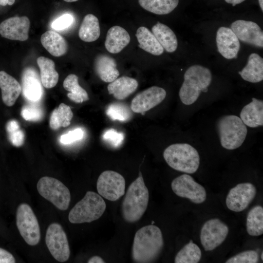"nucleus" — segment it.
Here are the masks:
<instances>
[{"instance_id": "nucleus-1", "label": "nucleus", "mask_w": 263, "mask_h": 263, "mask_svg": "<svg viewBox=\"0 0 263 263\" xmlns=\"http://www.w3.org/2000/svg\"><path fill=\"white\" fill-rule=\"evenodd\" d=\"M164 246L163 235L157 226L150 225L142 227L135 234L132 255L134 262L151 263L160 254Z\"/></svg>"}, {"instance_id": "nucleus-14", "label": "nucleus", "mask_w": 263, "mask_h": 263, "mask_svg": "<svg viewBox=\"0 0 263 263\" xmlns=\"http://www.w3.org/2000/svg\"><path fill=\"white\" fill-rule=\"evenodd\" d=\"M162 88L152 86L140 92L132 99L131 109L132 112L142 114L162 102L166 96Z\"/></svg>"}, {"instance_id": "nucleus-13", "label": "nucleus", "mask_w": 263, "mask_h": 263, "mask_svg": "<svg viewBox=\"0 0 263 263\" xmlns=\"http://www.w3.org/2000/svg\"><path fill=\"white\" fill-rule=\"evenodd\" d=\"M256 193V188L252 184H238L228 193L225 200L226 207L234 212L242 211L253 200Z\"/></svg>"}, {"instance_id": "nucleus-19", "label": "nucleus", "mask_w": 263, "mask_h": 263, "mask_svg": "<svg viewBox=\"0 0 263 263\" xmlns=\"http://www.w3.org/2000/svg\"><path fill=\"white\" fill-rule=\"evenodd\" d=\"M0 88L3 103L7 106H13L21 92L19 82L6 72L0 71Z\"/></svg>"}, {"instance_id": "nucleus-27", "label": "nucleus", "mask_w": 263, "mask_h": 263, "mask_svg": "<svg viewBox=\"0 0 263 263\" xmlns=\"http://www.w3.org/2000/svg\"><path fill=\"white\" fill-rule=\"evenodd\" d=\"M139 47L153 55L160 56L164 52V49L156 38L147 28L141 26L136 32Z\"/></svg>"}, {"instance_id": "nucleus-44", "label": "nucleus", "mask_w": 263, "mask_h": 263, "mask_svg": "<svg viewBox=\"0 0 263 263\" xmlns=\"http://www.w3.org/2000/svg\"><path fill=\"white\" fill-rule=\"evenodd\" d=\"M88 263H104L105 261L102 258L98 256L92 257L88 261Z\"/></svg>"}, {"instance_id": "nucleus-18", "label": "nucleus", "mask_w": 263, "mask_h": 263, "mask_svg": "<svg viewBox=\"0 0 263 263\" xmlns=\"http://www.w3.org/2000/svg\"><path fill=\"white\" fill-rule=\"evenodd\" d=\"M21 79V91L24 97L30 102L40 100L43 94V88L37 72L31 67L25 69Z\"/></svg>"}, {"instance_id": "nucleus-34", "label": "nucleus", "mask_w": 263, "mask_h": 263, "mask_svg": "<svg viewBox=\"0 0 263 263\" xmlns=\"http://www.w3.org/2000/svg\"><path fill=\"white\" fill-rule=\"evenodd\" d=\"M202 257L201 250L192 240L186 244L176 254L175 263H197Z\"/></svg>"}, {"instance_id": "nucleus-49", "label": "nucleus", "mask_w": 263, "mask_h": 263, "mask_svg": "<svg viewBox=\"0 0 263 263\" xmlns=\"http://www.w3.org/2000/svg\"><path fill=\"white\" fill-rule=\"evenodd\" d=\"M263 253H262V254H261V259H262V260H263Z\"/></svg>"}, {"instance_id": "nucleus-21", "label": "nucleus", "mask_w": 263, "mask_h": 263, "mask_svg": "<svg viewBox=\"0 0 263 263\" xmlns=\"http://www.w3.org/2000/svg\"><path fill=\"white\" fill-rule=\"evenodd\" d=\"M243 123L250 128L263 125V101L252 98V101L244 106L240 113Z\"/></svg>"}, {"instance_id": "nucleus-41", "label": "nucleus", "mask_w": 263, "mask_h": 263, "mask_svg": "<svg viewBox=\"0 0 263 263\" xmlns=\"http://www.w3.org/2000/svg\"><path fill=\"white\" fill-rule=\"evenodd\" d=\"M8 137L11 144L16 147L22 146L24 142L25 135L20 129L8 133Z\"/></svg>"}, {"instance_id": "nucleus-17", "label": "nucleus", "mask_w": 263, "mask_h": 263, "mask_svg": "<svg viewBox=\"0 0 263 263\" xmlns=\"http://www.w3.org/2000/svg\"><path fill=\"white\" fill-rule=\"evenodd\" d=\"M219 52L226 59L236 58L240 48L239 40L231 28L221 27L216 34Z\"/></svg>"}, {"instance_id": "nucleus-31", "label": "nucleus", "mask_w": 263, "mask_h": 263, "mask_svg": "<svg viewBox=\"0 0 263 263\" xmlns=\"http://www.w3.org/2000/svg\"><path fill=\"white\" fill-rule=\"evenodd\" d=\"M138 2L149 12L156 15H166L177 6L179 0H138Z\"/></svg>"}, {"instance_id": "nucleus-42", "label": "nucleus", "mask_w": 263, "mask_h": 263, "mask_svg": "<svg viewBox=\"0 0 263 263\" xmlns=\"http://www.w3.org/2000/svg\"><path fill=\"white\" fill-rule=\"evenodd\" d=\"M13 255L7 250L0 248V263H15Z\"/></svg>"}, {"instance_id": "nucleus-9", "label": "nucleus", "mask_w": 263, "mask_h": 263, "mask_svg": "<svg viewBox=\"0 0 263 263\" xmlns=\"http://www.w3.org/2000/svg\"><path fill=\"white\" fill-rule=\"evenodd\" d=\"M45 242L52 256L57 261L63 263L70 257V250L66 233L62 226L56 223L47 228Z\"/></svg>"}, {"instance_id": "nucleus-16", "label": "nucleus", "mask_w": 263, "mask_h": 263, "mask_svg": "<svg viewBox=\"0 0 263 263\" xmlns=\"http://www.w3.org/2000/svg\"><path fill=\"white\" fill-rule=\"evenodd\" d=\"M30 25L26 16L11 17L0 24V34L7 39L25 41L28 38Z\"/></svg>"}, {"instance_id": "nucleus-45", "label": "nucleus", "mask_w": 263, "mask_h": 263, "mask_svg": "<svg viewBox=\"0 0 263 263\" xmlns=\"http://www.w3.org/2000/svg\"><path fill=\"white\" fill-rule=\"evenodd\" d=\"M15 0H0V5H12L14 3Z\"/></svg>"}, {"instance_id": "nucleus-2", "label": "nucleus", "mask_w": 263, "mask_h": 263, "mask_svg": "<svg viewBox=\"0 0 263 263\" xmlns=\"http://www.w3.org/2000/svg\"><path fill=\"white\" fill-rule=\"evenodd\" d=\"M149 192L141 174L129 186L122 204V214L129 223L139 220L146 211Z\"/></svg>"}, {"instance_id": "nucleus-35", "label": "nucleus", "mask_w": 263, "mask_h": 263, "mask_svg": "<svg viewBox=\"0 0 263 263\" xmlns=\"http://www.w3.org/2000/svg\"><path fill=\"white\" fill-rule=\"evenodd\" d=\"M106 113L113 120L126 122L129 120L132 114L129 108L123 103L115 102L109 105Z\"/></svg>"}, {"instance_id": "nucleus-43", "label": "nucleus", "mask_w": 263, "mask_h": 263, "mask_svg": "<svg viewBox=\"0 0 263 263\" xmlns=\"http://www.w3.org/2000/svg\"><path fill=\"white\" fill-rule=\"evenodd\" d=\"M20 129L18 122L16 120L9 121L6 125V130L7 133L12 132Z\"/></svg>"}, {"instance_id": "nucleus-10", "label": "nucleus", "mask_w": 263, "mask_h": 263, "mask_svg": "<svg viewBox=\"0 0 263 263\" xmlns=\"http://www.w3.org/2000/svg\"><path fill=\"white\" fill-rule=\"evenodd\" d=\"M125 185V179L121 174L113 170H105L98 178L96 188L101 197L115 201L124 194Z\"/></svg>"}, {"instance_id": "nucleus-46", "label": "nucleus", "mask_w": 263, "mask_h": 263, "mask_svg": "<svg viewBox=\"0 0 263 263\" xmlns=\"http://www.w3.org/2000/svg\"><path fill=\"white\" fill-rule=\"evenodd\" d=\"M225 1L228 3L232 4L233 6H235L236 5L240 4L245 0H225Z\"/></svg>"}, {"instance_id": "nucleus-20", "label": "nucleus", "mask_w": 263, "mask_h": 263, "mask_svg": "<svg viewBox=\"0 0 263 263\" xmlns=\"http://www.w3.org/2000/svg\"><path fill=\"white\" fill-rule=\"evenodd\" d=\"M130 40V36L124 28L115 25L107 32L105 46L109 52L117 54L129 44Z\"/></svg>"}, {"instance_id": "nucleus-29", "label": "nucleus", "mask_w": 263, "mask_h": 263, "mask_svg": "<svg viewBox=\"0 0 263 263\" xmlns=\"http://www.w3.org/2000/svg\"><path fill=\"white\" fill-rule=\"evenodd\" d=\"M100 34L99 20L94 15H86L79 29V38L85 42H90L97 40Z\"/></svg>"}, {"instance_id": "nucleus-3", "label": "nucleus", "mask_w": 263, "mask_h": 263, "mask_svg": "<svg viewBox=\"0 0 263 263\" xmlns=\"http://www.w3.org/2000/svg\"><path fill=\"white\" fill-rule=\"evenodd\" d=\"M184 79L179 95L184 104L189 105L197 100L202 92L207 91V87L211 82L212 75L208 68L194 65L187 70Z\"/></svg>"}, {"instance_id": "nucleus-23", "label": "nucleus", "mask_w": 263, "mask_h": 263, "mask_svg": "<svg viewBox=\"0 0 263 263\" xmlns=\"http://www.w3.org/2000/svg\"><path fill=\"white\" fill-rule=\"evenodd\" d=\"M40 41L45 49L54 56H60L67 52V41L54 31L48 30L43 33L41 36Z\"/></svg>"}, {"instance_id": "nucleus-33", "label": "nucleus", "mask_w": 263, "mask_h": 263, "mask_svg": "<svg viewBox=\"0 0 263 263\" xmlns=\"http://www.w3.org/2000/svg\"><path fill=\"white\" fill-rule=\"evenodd\" d=\"M246 231L252 236H258L263 233V208L256 206L248 212L246 223Z\"/></svg>"}, {"instance_id": "nucleus-26", "label": "nucleus", "mask_w": 263, "mask_h": 263, "mask_svg": "<svg viewBox=\"0 0 263 263\" xmlns=\"http://www.w3.org/2000/svg\"><path fill=\"white\" fill-rule=\"evenodd\" d=\"M151 30L159 43L167 52L172 53L177 49L176 36L168 26L158 22L152 27Z\"/></svg>"}, {"instance_id": "nucleus-24", "label": "nucleus", "mask_w": 263, "mask_h": 263, "mask_svg": "<svg viewBox=\"0 0 263 263\" xmlns=\"http://www.w3.org/2000/svg\"><path fill=\"white\" fill-rule=\"evenodd\" d=\"M137 81L128 76L116 78L108 85L109 94L118 100H123L132 94L137 88Z\"/></svg>"}, {"instance_id": "nucleus-15", "label": "nucleus", "mask_w": 263, "mask_h": 263, "mask_svg": "<svg viewBox=\"0 0 263 263\" xmlns=\"http://www.w3.org/2000/svg\"><path fill=\"white\" fill-rule=\"evenodd\" d=\"M230 26L239 40L263 48V31L256 23L251 21L237 20L234 21Z\"/></svg>"}, {"instance_id": "nucleus-32", "label": "nucleus", "mask_w": 263, "mask_h": 263, "mask_svg": "<svg viewBox=\"0 0 263 263\" xmlns=\"http://www.w3.org/2000/svg\"><path fill=\"white\" fill-rule=\"evenodd\" d=\"M73 116L70 107L64 103H61L52 112L50 118L49 125L54 130L61 127H66L70 124Z\"/></svg>"}, {"instance_id": "nucleus-7", "label": "nucleus", "mask_w": 263, "mask_h": 263, "mask_svg": "<svg viewBox=\"0 0 263 263\" xmlns=\"http://www.w3.org/2000/svg\"><path fill=\"white\" fill-rule=\"evenodd\" d=\"M37 188L39 194L58 209L61 210L68 209L71 201L70 192L59 180L44 176L38 180Z\"/></svg>"}, {"instance_id": "nucleus-40", "label": "nucleus", "mask_w": 263, "mask_h": 263, "mask_svg": "<svg viewBox=\"0 0 263 263\" xmlns=\"http://www.w3.org/2000/svg\"><path fill=\"white\" fill-rule=\"evenodd\" d=\"M83 136V131L81 128H76L62 134L59 140L61 144L67 145L81 140Z\"/></svg>"}, {"instance_id": "nucleus-36", "label": "nucleus", "mask_w": 263, "mask_h": 263, "mask_svg": "<svg viewBox=\"0 0 263 263\" xmlns=\"http://www.w3.org/2000/svg\"><path fill=\"white\" fill-rule=\"evenodd\" d=\"M24 105L21 110V115L26 121H38L43 116L42 109L38 105L37 102H30Z\"/></svg>"}, {"instance_id": "nucleus-11", "label": "nucleus", "mask_w": 263, "mask_h": 263, "mask_svg": "<svg viewBox=\"0 0 263 263\" xmlns=\"http://www.w3.org/2000/svg\"><path fill=\"white\" fill-rule=\"evenodd\" d=\"M171 187L177 196L187 198L195 204H201L207 198L205 188L187 174L174 178L171 182Z\"/></svg>"}, {"instance_id": "nucleus-4", "label": "nucleus", "mask_w": 263, "mask_h": 263, "mask_svg": "<svg viewBox=\"0 0 263 263\" xmlns=\"http://www.w3.org/2000/svg\"><path fill=\"white\" fill-rule=\"evenodd\" d=\"M163 157L171 168L187 173H194L200 165L197 150L187 143L170 145L164 150Z\"/></svg>"}, {"instance_id": "nucleus-25", "label": "nucleus", "mask_w": 263, "mask_h": 263, "mask_svg": "<svg viewBox=\"0 0 263 263\" xmlns=\"http://www.w3.org/2000/svg\"><path fill=\"white\" fill-rule=\"evenodd\" d=\"M242 78L248 82L257 83L263 79V59L256 53L248 57L246 66L239 72Z\"/></svg>"}, {"instance_id": "nucleus-12", "label": "nucleus", "mask_w": 263, "mask_h": 263, "mask_svg": "<svg viewBox=\"0 0 263 263\" xmlns=\"http://www.w3.org/2000/svg\"><path fill=\"white\" fill-rule=\"evenodd\" d=\"M229 231L227 225L218 218L207 221L200 233L201 243L206 251H211L225 240Z\"/></svg>"}, {"instance_id": "nucleus-22", "label": "nucleus", "mask_w": 263, "mask_h": 263, "mask_svg": "<svg viewBox=\"0 0 263 263\" xmlns=\"http://www.w3.org/2000/svg\"><path fill=\"white\" fill-rule=\"evenodd\" d=\"M94 68L98 76L105 82H113L119 75L115 60L106 55H100L96 57Z\"/></svg>"}, {"instance_id": "nucleus-39", "label": "nucleus", "mask_w": 263, "mask_h": 263, "mask_svg": "<svg viewBox=\"0 0 263 263\" xmlns=\"http://www.w3.org/2000/svg\"><path fill=\"white\" fill-rule=\"evenodd\" d=\"M74 17L70 14H65L55 19L51 27L56 31H61L69 28L73 24Z\"/></svg>"}, {"instance_id": "nucleus-38", "label": "nucleus", "mask_w": 263, "mask_h": 263, "mask_svg": "<svg viewBox=\"0 0 263 263\" xmlns=\"http://www.w3.org/2000/svg\"><path fill=\"white\" fill-rule=\"evenodd\" d=\"M102 138L112 147L117 148L123 143L124 134L123 132H117L114 129H110L104 132Z\"/></svg>"}, {"instance_id": "nucleus-8", "label": "nucleus", "mask_w": 263, "mask_h": 263, "mask_svg": "<svg viewBox=\"0 0 263 263\" xmlns=\"http://www.w3.org/2000/svg\"><path fill=\"white\" fill-rule=\"evenodd\" d=\"M16 224L20 235L30 245H36L40 239V227L31 207L20 204L16 212Z\"/></svg>"}, {"instance_id": "nucleus-30", "label": "nucleus", "mask_w": 263, "mask_h": 263, "mask_svg": "<svg viewBox=\"0 0 263 263\" xmlns=\"http://www.w3.org/2000/svg\"><path fill=\"white\" fill-rule=\"evenodd\" d=\"M78 76L75 74L68 75L63 81L64 88L69 92L68 97L72 101L81 103L89 99L87 92L78 84Z\"/></svg>"}, {"instance_id": "nucleus-47", "label": "nucleus", "mask_w": 263, "mask_h": 263, "mask_svg": "<svg viewBox=\"0 0 263 263\" xmlns=\"http://www.w3.org/2000/svg\"><path fill=\"white\" fill-rule=\"evenodd\" d=\"M259 5L260 6V7L261 8L262 11H263V0H258Z\"/></svg>"}, {"instance_id": "nucleus-6", "label": "nucleus", "mask_w": 263, "mask_h": 263, "mask_svg": "<svg viewBox=\"0 0 263 263\" xmlns=\"http://www.w3.org/2000/svg\"><path fill=\"white\" fill-rule=\"evenodd\" d=\"M106 208V203L99 194L88 191L70 210L68 219L72 224L91 223L100 218Z\"/></svg>"}, {"instance_id": "nucleus-28", "label": "nucleus", "mask_w": 263, "mask_h": 263, "mask_svg": "<svg viewBox=\"0 0 263 263\" xmlns=\"http://www.w3.org/2000/svg\"><path fill=\"white\" fill-rule=\"evenodd\" d=\"M37 63L40 70V80L46 88L54 87L57 83L59 75L55 70V64L51 59L44 56L37 58Z\"/></svg>"}, {"instance_id": "nucleus-5", "label": "nucleus", "mask_w": 263, "mask_h": 263, "mask_svg": "<svg viewBox=\"0 0 263 263\" xmlns=\"http://www.w3.org/2000/svg\"><path fill=\"white\" fill-rule=\"evenodd\" d=\"M216 128L221 146L232 150L240 147L245 139L247 130L240 117L235 115H225L217 121Z\"/></svg>"}, {"instance_id": "nucleus-48", "label": "nucleus", "mask_w": 263, "mask_h": 263, "mask_svg": "<svg viewBox=\"0 0 263 263\" xmlns=\"http://www.w3.org/2000/svg\"><path fill=\"white\" fill-rule=\"evenodd\" d=\"M63 0L66 2H72L76 1L78 0Z\"/></svg>"}, {"instance_id": "nucleus-37", "label": "nucleus", "mask_w": 263, "mask_h": 263, "mask_svg": "<svg viewBox=\"0 0 263 263\" xmlns=\"http://www.w3.org/2000/svg\"><path fill=\"white\" fill-rule=\"evenodd\" d=\"M259 261L258 252L253 250L241 252L228 259L226 263H256Z\"/></svg>"}]
</instances>
